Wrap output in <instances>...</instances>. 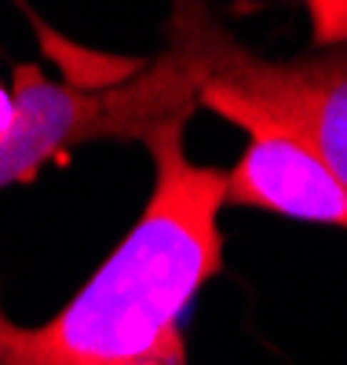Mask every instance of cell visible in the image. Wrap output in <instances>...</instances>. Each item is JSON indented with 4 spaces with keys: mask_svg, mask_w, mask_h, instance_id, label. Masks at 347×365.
<instances>
[{
    "mask_svg": "<svg viewBox=\"0 0 347 365\" xmlns=\"http://www.w3.org/2000/svg\"><path fill=\"white\" fill-rule=\"evenodd\" d=\"M186 117L146 135L154 187L143 216L88 285L44 325L0 311V365H183L179 318L219 274L227 172L186 158Z\"/></svg>",
    "mask_w": 347,
    "mask_h": 365,
    "instance_id": "1",
    "label": "cell"
},
{
    "mask_svg": "<svg viewBox=\"0 0 347 365\" xmlns=\"http://www.w3.org/2000/svg\"><path fill=\"white\" fill-rule=\"evenodd\" d=\"M169 37L198 66V106L238 128L274 125L300 135L347 182V44L300 58H263L194 4L176 8Z\"/></svg>",
    "mask_w": 347,
    "mask_h": 365,
    "instance_id": "2",
    "label": "cell"
},
{
    "mask_svg": "<svg viewBox=\"0 0 347 365\" xmlns=\"http://www.w3.org/2000/svg\"><path fill=\"white\" fill-rule=\"evenodd\" d=\"M198 66L176 37L129 81L106 88L51 84L37 66H15L11 120L0 135V190L26 182L44 161L96 139H143L198 106Z\"/></svg>",
    "mask_w": 347,
    "mask_h": 365,
    "instance_id": "3",
    "label": "cell"
},
{
    "mask_svg": "<svg viewBox=\"0 0 347 365\" xmlns=\"http://www.w3.org/2000/svg\"><path fill=\"white\" fill-rule=\"evenodd\" d=\"M248 146L227 172V205L347 230V182L300 135L252 125Z\"/></svg>",
    "mask_w": 347,
    "mask_h": 365,
    "instance_id": "4",
    "label": "cell"
},
{
    "mask_svg": "<svg viewBox=\"0 0 347 365\" xmlns=\"http://www.w3.org/2000/svg\"><path fill=\"white\" fill-rule=\"evenodd\" d=\"M8 120H11V91H4V88H0V135H4Z\"/></svg>",
    "mask_w": 347,
    "mask_h": 365,
    "instance_id": "5",
    "label": "cell"
}]
</instances>
